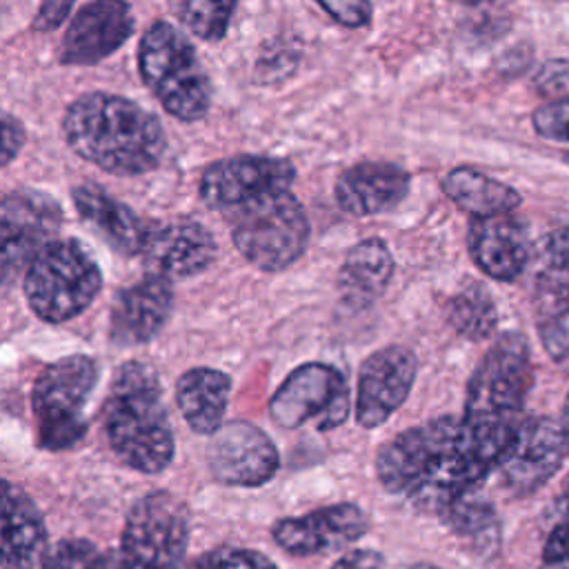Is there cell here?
Listing matches in <instances>:
<instances>
[{
	"instance_id": "5b68a950",
	"label": "cell",
	"mask_w": 569,
	"mask_h": 569,
	"mask_svg": "<svg viewBox=\"0 0 569 569\" xmlns=\"http://www.w3.org/2000/svg\"><path fill=\"white\" fill-rule=\"evenodd\" d=\"M100 287L102 276L96 260L71 238L49 240L24 273L27 302L47 322H64L80 316Z\"/></svg>"
},
{
	"instance_id": "7bdbcfd3",
	"label": "cell",
	"mask_w": 569,
	"mask_h": 569,
	"mask_svg": "<svg viewBox=\"0 0 569 569\" xmlns=\"http://www.w3.org/2000/svg\"><path fill=\"white\" fill-rule=\"evenodd\" d=\"M565 500H562V505L565 507H569V476H567V482H565V496H562Z\"/></svg>"
},
{
	"instance_id": "7c38bea8",
	"label": "cell",
	"mask_w": 569,
	"mask_h": 569,
	"mask_svg": "<svg viewBox=\"0 0 569 569\" xmlns=\"http://www.w3.org/2000/svg\"><path fill=\"white\" fill-rule=\"evenodd\" d=\"M207 462L216 480L233 487H260L280 465L273 440L256 425L233 420L211 436Z\"/></svg>"
},
{
	"instance_id": "83f0119b",
	"label": "cell",
	"mask_w": 569,
	"mask_h": 569,
	"mask_svg": "<svg viewBox=\"0 0 569 569\" xmlns=\"http://www.w3.org/2000/svg\"><path fill=\"white\" fill-rule=\"evenodd\" d=\"M47 242V236L36 229L0 220V291L22 271L27 273L31 260Z\"/></svg>"
},
{
	"instance_id": "5bb4252c",
	"label": "cell",
	"mask_w": 569,
	"mask_h": 569,
	"mask_svg": "<svg viewBox=\"0 0 569 569\" xmlns=\"http://www.w3.org/2000/svg\"><path fill=\"white\" fill-rule=\"evenodd\" d=\"M367 516L358 505L340 502L320 507L305 516L282 518L273 525L271 536L291 556H320L340 551L362 538Z\"/></svg>"
},
{
	"instance_id": "ab89813d",
	"label": "cell",
	"mask_w": 569,
	"mask_h": 569,
	"mask_svg": "<svg viewBox=\"0 0 569 569\" xmlns=\"http://www.w3.org/2000/svg\"><path fill=\"white\" fill-rule=\"evenodd\" d=\"M71 11V2H60V0H51V2H44L40 7V11L36 13L31 27L36 31H51L56 29L64 18L67 13Z\"/></svg>"
},
{
	"instance_id": "7402d4cb",
	"label": "cell",
	"mask_w": 569,
	"mask_h": 569,
	"mask_svg": "<svg viewBox=\"0 0 569 569\" xmlns=\"http://www.w3.org/2000/svg\"><path fill=\"white\" fill-rule=\"evenodd\" d=\"M393 276V256L380 238L360 240L349 249L338 271V291L351 309L371 307Z\"/></svg>"
},
{
	"instance_id": "d590c367",
	"label": "cell",
	"mask_w": 569,
	"mask_h": 569,
	"mask_svg": "<svg viewBox=\"0 0 569 569\" xmlns=\"http://www.w3.org/2000/svg\"><path fill=\"white\" fill-rule=\"evenodd\" d=\"M542 569H569V507L562 509L542 545Z\"/></svg>"
},
{
	"instance_id": "603a6c76",
	"label": "cell",
	"mask_w": 569,
	"mask_h": 569,
	"mask_svg": "<svg viewBox=\"0 0 569 569\" xmlns=\"http://www.w3.org/2000/svg\"><path fill=\"white\" fill-rule=\"evenodd\" d=\"M231 378L218 369L196 367L180 376L176 385V400L182 418L196 433L213 436L229 402Z\"/></svg>"
},
{
	"instance_id": "52a82bcc",
	"label": "cell",
	"mask_w": 569,
	"mask_h": 569,
	"mask_svg": "<svg viewBox=\"0 0 569 569\" xmlns=\"http://www.w3.org/2000/svg\"><path fill=\"white\" fill-rule=\"evenodd\" d=\"M98 382V367L89 356H64L49 365L33 385L31 405L38 445L62 451L82 440L87 431L84 405Z\"/></svg>"
},
{
	"instance_id": "1f68e13d",
	"label": "cell",
	"mask_w": 569,
	"mask_h": 569,
	"mask_svg": "<svg viewBox=\"0 0 569 569\" xmlns=\"http://www.w3.org/2000/svg\"><path fill=\"white\" fill-rule=\"evenodd\" d=\"M189 569H278L267 556L253 549L218 547L200 553Z\"/></svg>"
},
{
	"instance_id": "d6a6232c",
	"label": "cell",
	"mask_w": 569,
	"mask_h": 569,
	"mask_svg": "<svg viewBox=\"0 0 569 569\" xmlns=\"http://www.w3.org/2000/svg\"><path fill=\"white\" fill-rule=\"evenodd\" d=\"M538 331L553 360H569V311H538Z\"/></svg>"
},
{
	"instance_id": "d6986e66",
	"label": "cell",
	"mask_w": 569,
	"mask_h": 569,
	"mask_svg": "<svg viewBox=\"0 0 569 569\" xmlns=\"http://www.w3.org/2000/svg\"><path fill=\"white\" fill-rule=\"evenodd\" d=\"M473 262L493 280H516L529 260V242L522 222L511 213L473 218L467 233Z\"/></svg>"
},
{
	"instance_id": "e575fe53",
	"label": "cell",
	"mask_w": 569,
	"mask_h": 569,
	"mask_svg": "<svg viewBox=\"0 0 569 569\" xmlns=\"http://www.w3.org/2000/svg\"><path fill=\"white\" fill-rule=\"evenodd\" d=\"M533 87L540 96L551 100L569 98V60L551 58L542 62L533 76Z\"/></svg>"
},
{
	"instance_id": "ba28073f",
	"label": "cell",
	"mask_w": 569,
	"mask_h": 569,
	"mask_svg": "<svg viewBox=\"0 0 569 569\" xmlns=\"http://www.w3.org/2000/svg\"><path fill=\"white\" fill-rule=\"evenodd\" d=\"M187 542V507L169 491H151L127 513L120 551L109 569H178Z\"/></svg>"
},
{
	"instance_id": "f35d334b",
	"label": "cell",
	"mask_w": 569,
	"mask_h": 569,
	"mask_svg": "<svg viewBox=\"0 0 569 569\" xmlns=\"http://www.w3.org/2000/svg\"><path fill=\"white\" fill-rule=\"evenodd\" d=\"M329 569H385V558L373 549H353Z\"/></svg>"
},
{
	"instance_id": "8d00e7d4",
	"label": "cell",
	"mask_w": 569,
	"mask_h": 569,
	"mask_svg": "<svg viewBox=\"0 0 569 569\" xmlns=\"http://www.w3.org/2000/svg\"><path fill=\"white\" fill-rule=\"evenodd\" d=\"M318 7L329 13L336 22L345 27H362L371 18V4L360 0H347V2H318Z\"/></svg>"
},
{
	"instance_id": "60d3db41",
	"label": "cell",
	"mask_w": 569,
	"mask_h": 569,
	"mask_svg": "<svg viewBox=\"0 0 569 569\" xmlns=\"http://www.w3.org/2000/svg\"><path fill=\"white\" fill-rule=\"evenodd\" d=\"M560 429H562V433H565V438H567V442H569V393H567V398H565V405H562V416H560Z\"/></svg>"
},
{
	"instance_id": "d4e9b609",
	"label": "cell",
	"mask_w": 569,
	"mask_h": 569,
	"mask_svg": "<svg viewBox=\"0 0 569 569\" xmlns=\"http://www.w3.org/2000/svg\"><path fill=\"white\" fill-rule=\"evenodd\" d=\"M538 311H569V227L551 231L536 256Z\"/></svg>"
},
{
	"instance_id": "9a60e30c",
	"label": "cell",
	"mask_w": 569,
	"mask_h": 569,
	"mask_svg": "<svg viewBox=\"0 0 569 569\" xmlns=\"http://www.w3.org/2000/svg\"><path fill=\"white\" fill-rule=\"evenodd\" d=\"M140 256L151 276L171 282L204 271L216 258V240L198 220L176 218L162 224H151Z\"/></svg>"
},
{
	"instance_id": "4316f807",
	"label": "cell",
	"mask_w": 569,
	"mask_h": 569,
	"mask_svg": "<svg viewBox=\"0 0 569 569\" xmlns=\"http://www.w3.org/2000/svg\"><path fill=\"white\" fill-rule=\"evenodd\" d=\"M447 318L460 336L476 342L491 338L498 329L496 305L480 282H467L453 293Z\"/></svg>"
},
{
	"instance_id": "8fae6325",
	"label": "cell",
	"mask_w": 569,
	"mask_h": 569,
	"mask_svg": "<svg viewBox=\"0 0 569 569\" xmlns=\"http://www.w3.org/2000/svg\"><path fill=\"white\" fill-rule=\"evenodd\" d=\"M567 456L569 442L560 422L547 416H533L518 425L516 436L498 465V473L509 491L527 496L551 480Z\"/></svg>"
},
{
	"instance_id": "7a4b0ae2",
	"label": "cell",
	"mask_w": 569,
	"mask_h": 569,
	"mask_svg": "<svg viewBox=\"0 0 569 569\" xmlns=\"http://www.w3.org/2000/svg\"><path fill=\"white\" fill-rule=\"evenodd\" d=\"M531 380V356L520 333L500 336L469 380L462 427L487 453H493L498 465L522 422Z\"/></svg>"
},
{
	"instance_id": "4dcf8cb0",
	"label": "cell",
	"mask_w": 569,
	"mask_h": 569,
	"mask_svg": "<svg viewBox=\"0 0 569 569\" xmlns=\"http://www.w3.org/2000/svg\"><path fill=\"white\" fill-rule=\"evenodd\" d=\"M42 569H107V562L89 540L64 538L49 549Z\"/></svg>"
},
{
	"instance_id": "2e32d148",
	"label": "cell",
	"mask_w": 569,
	"mask_h": 569,
	"mask_svg": "<svg viewBox=\"0 0 569 569\" xmlns=\"http://www.w3.org/2000/svg\"><path fill=\"white\" fill-rule=\"evenodd\" d=\"M133 31L131 7L120 0L84 4L71 20L62 44V64H93L113 53Z\"/></svg>"
},
{
	"instance_id": "f546056e",
	"label": "cell",
	"mask_w": 569,
	"mask_h": 569,
	"mask_svg": "<svg viewBox=\"0 0 569 569\" xmlns=\"http://www.w3.org/2000/svg\"><path fill=\"white\" fill-rule=\"evenodd\" d=\"M0 220L36 229L44 236L60 220V209L40 193H11L2 204Z\"/></svg>"
},
{
	"instance_id": "ffe728a7",
	"label": "cell",
	"mask_w": 569,
	"mask_h": 569,
	"mask_svg": "<svg viewBox=\"0 0 569 569\" xmlns=\"http://www.w3.org/2000/svg\"><path fill=\"white\" fill-rule=\"evenodd\" d=\"M47 542L36 502L13 482L0 480V567L33 569Z\"/></svg>"
},
{
	"instance_id": "e0dca14e",
	"label": "cell",
	"mask_w": 569,
	"mask_h": 569,
	"mask_svg": "<svg viewBox=\"0 0 569 569\" xmlns=\"http://www.w3.org/2000/svg\"><path fill=\"white\" fill-rule=\"evenodd\" d=\"M171 307V282L147 273L142 280L118 293L111 309V340L122 347L149 342L169 320Z\"/></svg>"
},
{
	"instance_id": "cb8c5ba5",
	"label": "cell",
	"mask_w": 569,
	"mask_h": 569,
	"mask_svg": "<svg viewBox=\"0 0 569 569\" xmlns=\"http://www.w3.org/2000/svg\"><path fill=\"white\" fill-rule=\"evenodd\" d=\"M442 191L462 211L473 218L511 213L520 204V193L473 167H456L442 178Z\"/></svg>"
},
{
	"instance_id": "ee69618b",
	"label": "cell",
	"mask_w": 569,
	"mask_h": 569,
	"mask_svg": "<svg viewBox=\"0 0 569 569\" xmlns=\"http://www.w3.org/2000/svg\"><path fill=\"white\" fill-rule=\"evenodd\" d=\"M565 162H567V164H569V153H565Z\"/></svg>"
},
{
	"instance_id": "484cf974",
	"label": "cell",
	"mask_w": 569,
	"mask_h": 569,
	"mask_svg": "<svg viewBox=\"0 0 569 569\" xmlns=\"http://www.w3.org/2000/svg\"><path fill=\"white\" fill-rule=\"evenodd\" d=\"M438 518L460 538L473 542L480 553H493L500 542V522L489 502L476 493L449 505Z\"/></svg>"
},
{
	"instance_id": "9c48e42d",
	"label": "cell",
	"mask_w": 569,
	"mask_h": 569,
	"mask_svg": "<svg viewBox=\"0 0 569 569\" xmlns=\"http://www.w3.org/2000/svg\"><path fill=\"white\" fill-rule=\"evenodd\" d=\"M269 413L284 429H298L307 422L320 431L336 429L349 416V385L336 367L300 365L271 396Z\"/></svg>"
},
{
	"instance_id": "836d02e7",
	"label": "cell",
	"mask_w": 569,
	"mask_h": 569,
	"mask_svg": "<svg viewBox=\"0 0 569 569\" xmlns=\"http://www.w3.org/2000/svg\"><path fill=\"white\" fill-rule=\"evenodd\" d=\"M533 129L549 140L569 142V98L551 100L533 111Z\"/></svg>"
},
{
	"instance_id": "8992f818",
	"label": "cell",
	"mask_w": 569,
	"mask_h": 569,
	"mask_svg": "<svg viewBox=\"0 0 569 569\" xmlns=\"http://www.w3.org/2000/svg\"><path fill=\"white\" fill-rule=\"evenodd\" d=\"M227 218L236 249L262 271H282L307 249L309 220L289 191L251 202Z\"/></svg>"
},
{
	"instance_id": "30bf717a",
	"label": "cell",
	"mask_w": 569,
	"mask_h": 569,
	"mask_svg": "<svg viewBox=\"0 0 569 569\" xmlns=\"http://www.w3.org/2000/svg\"><path fill=\"white\" fill-rule=\"evenodd\" d=\"M296 167L284 158L236 156L209 164L200 180L202 200L224 216L269 196L289 191Z\"/></svg>"
},
{
	"instance_id": "f1b7e54d",
	"label": "cell",
	"mask_w": 569,
	"mask_h": 569,
	"mask_svg": "<svg viewBox=\"0 0 569 569\" xmlns=\"http://www.w3.org/2000/svg\"><path fill=\"white\" fill-rule=\"evenodd\" d=\"M236 2L187 0L176 7L182 24L202 40H220L227 33Z\"/></svg>"
},
{
	"instance_id": "ac0fdd59",
	"label": "cell",
	"mask_w": 569,
	"mask_h": 569,
	"mask_svg": "<svg viewBox=\"0 0 569 569\" xmlns=\"http://www.w3.org/2000/svg\"><path fill=\"white\" fill-rule=\"evenodd\" d=\"M409 173L393 162L362 160L336 180V202L342 211L365 218L393 209L409 191Z\"/></svg>"
},
{
	"instance_id": "b9f144b4",
	"label": "cell",
	"mask_w": 569,
	"mask_h": 569,
	"mask_svg": "<svg viewBox=\"0 0 569 569\" xmlns=\"http://www.w3.org/2000/svg\"><path fill=\"white\" fill-rule=\"evenodd\" d=\"M400 569H440V567L429 565V562H411V565H402Z\"/></svg>"
},
{
	"instance_id": "3957f363",
	"label": "cell",
	"mask_w": 569,
	"mask_h": 569,
	"mask_svg": "<svg viewBox=\"0 0 569 569\" xmlns=\"http://www.w3.org/2000/svg\"><path fill=\"white\" fill-rule=\"evenodd\" d=\"M102 422L111 449L131 469L160 473L171 462L173 431L151 365L131 360L116 369Z\"/></svg>"
},
{
	"instance_id": "6da1fadb",
	"label": "cell",
	"mask_w": 569,
	"mask_h": 569,
	"mask_svg": "<svg viewBox=\"0 0 569 569\" xmlns=\"http://www.w3.org/2000/svg\"><path fill=\"white\" fill-rule=\"evenodd\" d=\"M69 147L102 171L138 176L156 169L167 149L158 118L113 93H84L64 113Z\"/></svg>"
},
{
	"instance_id": "44dd1931",
	"label": "cell",
	"mask_w": 569,
	"mask_h": 569,
	"mask_svg": "<svg viewBox=\"0 0 569 569\" xmlns=\"http://www.w3.org/2000/svg\"><path fill=\"white\" fill-rule=\"evenodd\" d=\"M73 204L80 218L116 251L127 256L142 251L153 222L142 220L111 193L96 184H80L73 189Z\"/></svg>"
},
{
	"instance_id": "4fadbf2b",
	"label": "cell",
	"mask_w": 569,
	"mask_h": 569,
	"mask_svg": "<svg viewBox=\"0 0 569 569\" xmlns=\"http://www.w3.org/2000/svg\"><path fill=\"white\" fill-rule=\"evenodd\" d=\"M416 356L400 345L373 351L360 367L356 418L365 429L387 422L407 400L416 380Z\"/></svg>"
},
{
	"instance_id": "277c9868",
	"label": "cell",
	"mask_w": 569,
	"mask_h": 569,
	"mask_svg": "<svg viewBox=\"0 0 569 569\" xmlns=\"http://www.w3.org/2000/svg\"><path fill=\"white\" fill-rule=\"evenodd\" d=\"M138 67L144 84L178 120H200L211 104V84L193 44L173 24L158 20L140 40Z\"/></svg>"
},
{
	"instance_id": "74e56055",
	"label": "cell",
	"mask_w": 569,
	"mask_h": 569,
	"mask_svg": "<svg viewBox=\"0 0 569 569\" xmlns=\"http://www.w3.org/2000/svg\"><path fill=\"white\" fill-rule=\"evenodd\" d=\"M24 144L22 124L7 111L0 109V167L11 162Z\"/></svg>"
}]
</instances>
